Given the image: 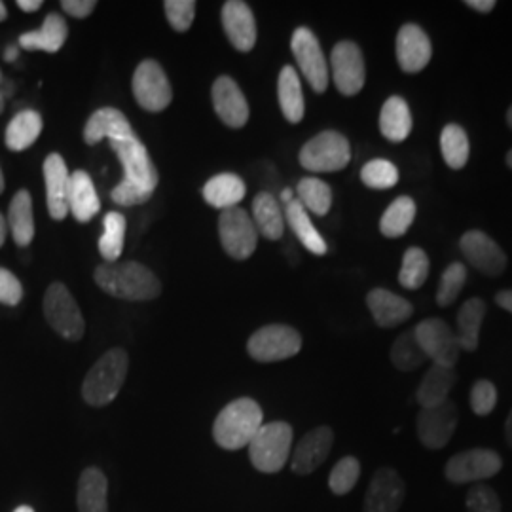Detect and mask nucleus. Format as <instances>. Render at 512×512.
<instances>
[{
	"mask_svg": "<svg viewBox=\"0 0 512 512\" xmlns=\"http://www.w3.org/2000/svg\"><path fill=\"white\" fill-rule=\"evenodd\" d=\"M219 236L224 251L236 260L249 258L258 245L255 222L241 207H232L220 213Z\"/></svg>",
	"mask_w": 512,
	"mask_h": 512,
	"instance_id": "f8f14e48",
	"label": "nucleus"
},
{
	"mask_svg": "<svg viewBox=\"0 0 512 512\" xmlns=\"http://www.w3.org/2000/svg\"><path fill=\"white\" fill-rule=\"evenodd\" d=\"M361 476V463L359 459L348 456L342 458L330 471L329 488L334 495H346L355 488Z\"/></svg>",
	"mask_w": 512,
	"mask_h": 512,
	"instance_id": "c03bdc74",
	"label": "nucleus"
},
{
	"mask_svg": "<svg viewBox=\"0 0 512 512\" xmlns=\"http://www.w3.org/2000/svg\"><path fill=\"white\" fill-rule=\"evenodd\" d=\"M330 69L334 86L342 95L353 97L365 88V57L355 42L342 40L334 46L330 54Z\"/></svg>",
	"mask_w": 512,
	"mask_h": 512,
	"instance_id": "ddd939ff",
	"label": "nucleus"
},
{
	"mask_svg": "<svg viewBox=\"0 0 512 512\" xmlns=\"http://www.w3.org/2000/svg\"><path fill=\"white\" fill-rule=\"evenodd\" d=\"M507 124H509V128L512 129V105L509 107V110H507Z\"/></svg>",
	"mask_w": 512,
	"mask_h": 512,
	"instance_id": "e2e57ef3",
	"label": "nucleus"
},
{
	"mask_svg": "<svg viewBox=\"0 0 512 512\" xmlns=\"http://www.w3.org/2000/svg\"><path fill=\"white\" fill-rule=\"evenodd\" d=\"M128 370V353L122 348L109 349L90 368L88 376L84 378V384H82L84 401L95 408L112 403L126 382Z\"/></svg>",
	"mask_w": 512,
	"mask_h": 512,
	"instance_id": "20e7f679",
	"label": "nucleus"
},
{
	"mask_svg": "<svg viewBox=\"0 0 512 512\" xmlns=\"http://www.w3.org/2000/svg\"><path fill=\"white\" fill-rule=\"evenodd\" d=\"M126 217L118 211H110L103 220V236L99 239V253L105 258L107 264L118 262L124 251L126 241Z\"/></svg>",
	"mask_w": 512,
	"mask_h": 512,
	"instance_id": "4c0bfd02",
	"label": "nucleus"
},
{
	"mask_svg": "<svg viewBox=\"0 0 512 512\" xmlns=\"http://www.w3.org/2000/svg\"><path fill=\"white\" fill-rule=\"evenodd\" d=\"M366 306L372 313L376 325L382 329L399 327L414 313V306L406 298L385 289L370 291L366 296Z\"/></svg>",
	"mask_w": 512,
	"mask_h": 512,
	"instance_id": "5701e85b",
	"label": "nucleus"
},
{
	"mask_svg": "<svg viewBox=\"0 0 512 512\" xmlns=\"http://www.w3.org/2000/svg\"><path fill=\"white\" fill-rule=\"evenodd\" d=\"M164 8L167 21L175 31L184 33L192 27L194 18H196V2L194 0H165Z\"/></svg>",
	"mask_w": 512,
	"mask_h": 512,
	"instance_id": "49530a36",
	"label": "nucleus"
},
{
	"mask_svg": "<svg viewBox=\"0 0 512 512\" xmlns=\"http://www.w3.org/2000/svg\"><path fill=\"white\" fill-rule=\"evenodd\" d=\"M380 131L389 143H404L412 133V114L406 99L393 95L389 97L380 112Z\"/></svg>",
	"mask_w": 512,
	"mask_h": 512,
	"instance_id": "c85d7f7f",
	"label": "nucleus"
},
{
	"mask_svg": "<svg viewBox=\"0 0 512 512\" xmlns=\"http://www.w3.org/2000/svg\"><path fill=\"white\" fill-rule=\"evenodd\" d=\"M302 336L289 325H266L256 330L247 342L251 359L258 363H279L300 353Z\"/></svg>",
	"mask_w": 512,
	"mask_h": 512,
	"instance_id": "6e6552de",
	"label": "nucleus"
},
{
	"mask_svg": "<svg viewBox=\"0 0 512 512\" xmlns=\"http://www.w3.org/2000/svg\"><path fill=\"white\" fill-rule=\"evenodd\" d=\"M6 18H8V10H6L4 2H0V21H4Z\"/></svg>",
	"mask_w": 512,
	"mask_h": 512,
	"instance_id": "052dcab7",
	"label": "nucleus"
},
{
	"mask_svg": "<svg viewBox=\"0 0 512 512\" xmlns=\"http://www.w3.org/2000/svg\"><path fill=\"white\" fill-rule=\"evenodd\" d=\"M133 95L141 109L162 112L173 101V90L162 65L154 59L139 63L133 74Z\"/></svg>",
	"mask_w": 512,
	"mask_h": 512,
	"instance_id": "1a4fd4ad",
	"label": "nucleus"
},
{
	"mask_svg": "<svg viewBox=\"0 0 512 512\" xmlns=\"http://www.w3.org/2000/svg\"><path fill=\"white\" fill-rule=\"evenodd\" d=\"M4 192V175H2V169H0V194Z\"/></svg>",
	"mask_w": 512,
	"mask_h": 512,
	"instance_id": "69168bd1",
	"label": "nucleus"
},
{
	"mask_svg": "<svg viewBox=\"0 0 512 512\" xmlns=\"http://www.w3.org/2000/svg\"><path fill=\"white\" fill-rule=\"evenodd\" d=\"M440 150L448 167L463 169L469 162V154H471L467 131L458 124H448L442 129V135H440Z\"/></svg>",
	"mask_w": 512,
	"mask_h": 512,
	"instance_id": "58836bf2",
	"label": "nucleus"
},
{
	"mask_svg": "<svg viewBox=\"0 0 512 512\" xmlns=\"http://www.w3.org/2000/svg\"><path fill=\"white\" fill-rule=\"evenodd\" d=\"M416 219V202L408 196H401L385 209L380 220V232L385 238H401Z\"/></svg>",
	"mask_w": 512,
	"mask_h": 512,
	"instance_id": "e433bc0d",
	"label": "nucleus"
},
{
	"mask_svg": "<svg viewBox=\"0 0 512 512\" xmlns=\"http://www.w3.org/2000/svg\"><path fill=\"white\" fill-rule=\"evenodd\" d=\"M467 283V268L461 262L450 264L440 277L439 291H437V304L446 308L458 300L459 294Z\"/></svg>",
	"mask_w": 512,
	"mask_h": 512,
	"instance_id": "a18cd8bd",
	"label": "nucleus"
},
{
	"mask_svg": "<svg viewBox=\"0 0 512 512\" xmlns=\"http://www.w3.org/2000/svg\"><path fill=\"white\" fill-rule=\"evenodd\" d=\"M465 505L469 512H501L499 497L486 484H475L467 494Z\"/></svg>",
	"mask_w": 512,
	"mask_h": 512,
	"instance_id": "de8ad7c7",
	"label": "nucleus"
},
{
	"mask_svg": "<svg viewBox=\"0 0 512 512\" xmlns=\"http://www.w3.org/2000/svg\"><path fill=\"white\" fill-rule=\"evenodd\" d=\"M8 226L12 230V238L19 247L31 245L35 238V217H33V198L27 190H19L10 203Z\"/></svg>",
	"mask_w": 512,
	"mask_h": 512,
	"instance_id": "f704fd0d",
	"label": "nucleus"
},
{
	"mask_svg": "<svg viewBox=\"0 0 512 512\" xmlns=\"http://www.w3.org/2000/svg\"><path fill=\"white\" fill-rule=\"evenodd\" d=\"M456 425H458V408L452 401H446L431 408H421L416 421L418 439L425 448L440 450L452 439Z\"/></svg>",
	"mask_w": 512,
	"mask_h": 512,
	"instance_id": "2eb2a0df",
	"label": "nucleus"
},
{
	"mask_svg": "<svg viewBox=\"0 0 512 512\" xmlns=\"http://www.w3.org/2000/svg\"><path fill=\"white\" fill-rule=\"evenodd\" d=\"M42 133V118L37 110H21L6 128V147L14 152H21L33 147Z\"/></svg>",
	"mask_w": 512,
	"mask_h": 512,
	"instance_id": "72a5a7b5",
	"label": "nucleus"
},
{
	"mask_svg": "<svg viewBox=\"0 0 512 512\" xmlns=\"http://www.w3.org/2000/svg\"><path fill=\"white\" fill-rule=\"evenodd\" d=\"M95 6H97L95 0H63V2H61V8H63L69 16L78 19L88 18L93 10H95Z\"/></svg>",
	"mask_w": 512,
	"mask_h": 512,
	"instance_id": "3c124183",
	"label": "nucleus"
},
{
	"mask_svg": "<svg viewBox=\"0 0 512 512\" xmlns=\"http://www.w3.org/2000/svg\"><path fill=\"white\" fill-rule=\"evenodd\" d=\"M495 302L503 308V310L512 313V291H499L495 294Z\"/></svg>",
	"mask_w": 512,
	"mask_h": 512,
	"instance_id": "864d4df0",
	"label": "nucleus"
},
{
	"mask_svg": "<svg viewBox=\"0 0 512 512\" xmlns=\"http://www.w3.org/2000/svg\"><path fill=\"white\" fill-rule=\"evenodd\" d=\"M361 181L370 190H389L399 183V169L389 160L376 158L361 169Z\"/></svg>",
	"mask_w": 512,
	"mask_h": 512,
	"instance_id": "37998d69",
	"label": "nucleus"
},
{
	"mask_svg": "<svg viewBox=\"0 0 512 512\" xmlns=\"http://www.w3.org/2000/svg\"><path fill=\"white\" fill-rule=\"evenodd\" d=\"M456 372L454 368L433 365L423 376L416 399L421 408H431L448 401L452 387L456 385Z\"/></svg>",
	"mask_w": 512,
	"mask_h": 512,
	"instance_id": "7c9ffc66",
	"label": "nucleus"
},
{
	"mask_svg": "<svg viewBox=\"0 0 512 512\" xmlns=\"http://www.w3.org/2000/svg\"><path fill=\"white\" fill-rule=\"evenodd\" d=\"M211 97L217 116L228 128L239 129L247 124L249 105L234 78L219 76L213 84Z\"/></svg>",
	"mask_w": 512,
	"mask_h": 512,
	"instance_id": "aec40b11",
	"label": "nucleus"
},
{
	"mask_svg": "<svg viewBox=\"0 0 512 512\" xmlns=\"http://www.w3.org/2000/svg\"><path fill=\"white\" fill-rule=\"evenodd\" d=\"M497 404V389L488 380H478L471 389V408L476 416H488Z\"/></svg>",
	"mask_w": 512,
	"mask_h": 512,
	"instance_id": "09e8293b",
	"label": "nucleus"
},
{
	"mask_svg": "<svg viewBox=\"0 0 512 512\" xmlns=\"http://www.w3.org/2000/svg\"><path fill=\"white\" fill-rule=\"evenodd\" d=\"M465 4L480 14H490L495 8L494 0H469Z\"/></svg>",
	"mask_w": 512,
	"mask_h": 512,
	"instance_id": "603ef678",
	"label": "nucleus"
},
{
	"mask_svg": "<svg viewBox=\"0 0 512 512\" xmlns=\"http://www.w3.org/2000/svg\"><path fill=\"white\" fill-rule=\"evenodd\" d=\"M334 442V433L330 427H317L304 435V439L298 442L294 450L291 469L296 475H311L317 471L327 458H329L330 448Z\"/></svg>",
	"mask_w": 512,
	"mask_h": 512,
	"instance_id": "4be33fe9",
	"label": "nucleus"
},
{
	"mask_svg": "<svg viewBox=\"0 0 512 512\" xmlns=\"http://www.w3.org/2000/svg\"><path fill=\"white\" fill-rule=\"evenodd\" d=\"M262 425L264 414L258 403L253 399H238L220 410L213 425V439L222 450L236 452L249 446Z\"/></svg>",
	"mask_w": 512,
	"mask_h": 512,
	"instance_id": "7ed1b4c3",
	"label": "nucleus"
},
{
	"mask_svg": "<svg viewBox=\"0 0 512 512\" xmlns=\"http://www.w3.org/2000/svg\"><path fill=\"white\" fill-rule=\"evenodd\" d=\"M285 217H287V222H289L294 236L310 251L311 255H327V251H329L327 241L321 238V234L313 226L310 215H308V211L304 209L302 203L298 200L289 203L287 209H285Z\"/></svg>",
	"mask_w": 512,
	"mask_h": 512,
	"instance_id": "473e14b6",
	"label": "nucleus"
},
{
	"mask_svg": "<svg viewBox=\"0 0 512 512\" xmlns=\"http://www.w3.org/2000/svg\"><path fill=\"white\" fill-rule=\"evenodd\" d=\"M459 249L467 258V262L482 274L497 277L507 268L505 251L495 243L494 239L480 230L465 232L459 239Z\"/></svg>",
	"mask_w": 512,
	"mask_h": 512,
	"instance_id": "dca6fc26",
	"label": "nucleus"
},
{
	"mask_svg": "<svg viewBox=\"0 0 512 512\" xmlns=\"http://www.w3.org/2000/svg\"><path fill=\"white\" fill-rule=\"evenodd\" d=\"M2 74H0V114H2V110H4V97H2Z\"/></svg>",
	"mask_w": 512,
	"mask_h": 512,
	"instance_id": "680f3d73",
	"label": "nucleus"
},
{
	"mask_svg": "<svg viewBox=\"0 0 512 512\" xmlns=\"http://www.w3.org/2000/svg\"><path fill=\"white\" fill-rule=\"evenodd\" d=\"M433 57V46L427 33L416 23H406L397 35V61L406 74L421 73Z\"/></svg>",
	"mask_w": 512,
	"mask_h": 512,
	"instance_id": "6ab92c4d",
	"label": "nucleus"
},
{
	"mask_svg": "<svg viewBox=\"0 0 512 512\" xmlns=\"http://www.w3.org/2000/svg\"><path fill=\"white\" fill-rule=\"evenodd\" d=\"M291 50L300 67V73L308 80L311 90L317 93L327 92L329 88V67L323 54V48L317 37L308 27H298L291 38Z\"/></svg>",
	"mask_w": 512,
	"mask_h": 512,
	"instance_id": "9b49d317",
	"label": "nucleus"
},
{
	"mask_svg": "<svg viewBox=\"0 0 512 512\" xmlns=\"http://www.w3.org/2000/svg\"><path fill=\"white\" fill-rule=\"evenodd\" d=\"M78 512H109V480L99 467L82 471L76 492Z\"/></svg>",
	"mask_w": 512,
	"mask_h": 512,
	"instance_id": "a878e982",
	"label": "nucleus"
},
{
	"mask_svg": "<svg viewBox=\"0 0 512 512\" xmlns=\"http://www.w3.org/2000/svg\"><path fill=\"white\" fill-rule=\"evenodd\" d=\"M503 467L501 456L488 448L459 452L446 463L444 475L452 484H469L497 475Z\"/></svg>",
	"mask_w": 512,
	"mask_h": 512,
	"instance_id": "4468645a",
	"label": "nucleus"
},
{
	"mask_svg": "<svg viewBox=\"0 0 512 512\" xmlns=\"http://www.w3.org/2000/svg\"><path fill=\"white\" fill-rule=\"evenodd\" d=\"M110 148L116 152L120 164L124 167V181L116 184L110 192L112 202L124 207H133L148 202L158 188L160 175L154 162L150 160L143 141L131 133L129 137L110 141Z\"/></svg>",
	"mask_w": 512,
	"mask_h": 512,
	"instance_id": "f257e3e1",
	"label": "nucleus"
},
{
	"mask_svg": "<svg viewBox=\"0 0 512 512\" xmlns=\"http://www.w3.org/2000/svg\"><path fill=\"white\" fill-rule=\"evenodd\" d=\"M95 283L110 296L129 302H147L162 293L160 279L139 262L103 264L95 270Z\"/></svg>",
	"mask_w": 512,
	"mask_h": 512,
	"instance_id": "f03ea898",
	"label": "nucleus"
},
{
	"mask_svg": "<svg viewBox=\"0 0 512 512\" xmlns=\"http://www.w3.org/2000/svg\"><path fill=\"white\" fill-rule=\"evenodd\" d=\"M247 186L236 173H220L209 179L203 186V198L211 207L226 211L238 207V203L245 198Z\"/></svg>",
	"mask_w": 512,
	"mask_h": 512,
	"instance_id": "cd10ccee",
	"label": "nucleus"
},
{
	"mask_svg": "<svg viewBox=\"0 0 512 512\" xmlns=\"http://www.w3.org/2000/svg\"><path fill=\"white\" fill-rule=\"evenodd\" d=\"M403 478L397 471L382 467L376 471L365 495V512H397L403 507Z\"/></svg>",
	"mask_w": 512,
	"mask_h": 512,
	"instance_id": "a211bd4d",
	"label": "nucleus"
},
{
	"mask_svg": "<svg viewBox=\"0 0 512 512\" xmlns=\"http://www.w3.org/2000/svg\"><path fill=\"white\" fill-rule=\"evenodd\" d=\"M429 277V256L420 247H410L403 256L399 283L404 289L418 291Z\"/></svg>",
	"mask_w": 512,
	"mask_h": 512,
	"instance_id": "79ce46f5",
	"label": "nucleus"
},
{
	"mask_svg": "<svg viewBox=\"0 0 512 512\" xmlns=\"http://www.w3.org/2000/svg\"><path fill=\"white\" fill-rule=\"evenodd\" d=\"M281 200H283V203H285V205H289V203L293 202V190H291V188H285V190L281 192Z\"/></svg>",
	"mask_w": 512,
	"mask_h": 512,
	"instance_id": "4d7b16f0",
	"label": "nucleus"
},
{
	"mask_svg": "<svg viewBox=\"0 0 512 512\" xmlns=\"http://www.w3.org/2000/svg\"><path fill=\"white\" fill-rule=\"evenodd\" d=\"M507 165L512 169V148L509 150V154H507Z\"/></svg>",
	"mask_w": 512,
	"mask_h": 512,
	"instance_id": "338daca9",
	"label": "nucleus"
},
{
	"mask_svg": "<svg viewBox=\"0 0 512 512\" xmlns=\"http://www.w3.org/2000/svg\"><path fill=\"white\" fill-rule=\"evenodd\" d=\"M44 183L50 217L54 220L65 219L69 215L71 175L65 160L59 154H50L44 160Z\"/></svg>",
	"mask_w": 512,
	"mask_h": 512,
	"instance_id": "412c9836",
	"label": "nucleus"
},
{
	"mask_svg": "<svg viewBox=\"0 0 512 512\" xmlns=\"http://www.w3.org/2000/svg\"><path fill=\"white\" fill-rule=\"evenodd\" d=\"M6 219L2 217V213H0V247L4 245V239H6Z\"/></svg>",
	"mask_w": 512,
	"mask_h": 512,
	"instance_id": "13d9d810",
	"label": "nucleus"
},
{
	"mask_svg": "<svg viewBox=\"0 0 512 512\" xmlns=\"http://www.w3.org/2000/svg\"><path fill=\"white\" fill-rule=\"evenodd\" d=\"M298 202L304 205L306 211H311L317 217L329 215L332 205V190L329 184L317 177H306L296 186Z\"/></svg>",
	"mask_w": 512,
	"mask_h": 512,
	"instance_id": "ea45409f",
	"label": "nucleus"
},
{
	"mask_svg": "<svg viewBox=\"0 0 512 512\" xmlns=\"http://www.w3.org/2000/svg\"><path fill=\"white\" fill-rule=\"evenodd\" d=\"M298 160L311 173L342 171L351 162V145L342 133L327 129L302 147Z\"/></svg>",
	"mask_w": 512,
	"mask_h": 512,
	"instance_id": "423d86ee",
	"label": "nucleus"
},
{
	"mask_svg": "<svg viewBox=\"0 0 512 512\" xmlns=\"http://www.w3.org/2000/svg\"><path fill=\"white\" fill-rule=\"evenodd\" d=\"M277 97H279V107L283 116L291 124H300L304 120V92L300 84V76L296 69L291 65H285L277 78Z\"/></svg>",
	"mask_w": 512,
	"mask_h": 512,
	"instance_id": "c756f323",
	"label": "nucleus"
},
{
	"mask_svg": "<svg viewBox=\"0 0 512 512\" xmlns=\"http://www.w3.org/2000/svg\"><path fill=\"white\" fill-rule=\"evenodd\" d=\"M414 334L418 338V344L423 349L425 357L431 359L433 365L444 366V368L456 366L461 348H459L456 330L448 327L446 321L437 317L425 319L414 329Z\"/></svg>",
	"mask_w": 512,
	"mask_h": 512,
	"instance_id": "9d476101",
	"label": "nucleus"
},
{
	"mask_svg": "<svg viewBox=\"0 0 512 512\" xmlns=\"http://www.w3.org/2000/svg\"><path fill=\"white\" fill-rule=\"evenodd\" d=\"M67 37H69L67 21L57 12H52L46 16L40 29L19 37V46L29 52L40 50L46 54H57L63 48Z\"/></svg>",
	"mask_w": 512,
	"mask_h": 512,
	"instance_id": "393cba45",
	"label": "nucleus"
},
{
	"mask_svg": "<svg viewBox=\"0 0 512 512\" xmlns=\"http://www.w3.org/2000/svg\"><path fill=\"white\" fill-rule=\"evenodd\" d=\"M253 222L258 236L277 241L285 234V219L281 205L270 192H260L253 202Z\"/></svg>",
	"mask_w": 512,
	"mask_h": 512,
	"instance_id": "2f4dec72",
	"label": "nucleus"
},
{
	"mask_svg": "<svg viewBox=\"0 0 512 512\" xmlns=\"http://www.w3.org/2000/svg\"><path fill=\"white\" fill-rule=\"evenodd\" d=\"M14 512H35L33 511V509H31V507H27V505H23V507H18V509H16V511Z\"/></svg>",
	"mask_w": 512,
	"mask_h": 512,
	"instance_id": "0e129e2a",
	"label": "nucleus"
},
{
	"mask_svg": "<svg viewBox=\"0 0 512 512\" xmlns=\"http://www.w3.org/2000/svg\"><path fill=\"white\" fill-rule=\"evenodd\" d=\"M222 29L230 40V44L241 54H247L255 48V14L247 2L228 0L222 6Z\"/></svg>",
	"mask_w": 512,
	"mask_h": 512,
	"instance_id": "f3484780",
	"label": "nucleus"
},
{
	"mask_svg": "<svg viewBox=\"0 0 512 512\" xmlns=\"http://www.w3.org/2000/svg\"><path fill=\"white\" fill-rule=\"evenodd\" d=\"M16 57H18V50L16 48H8L6 54H4L6 61H16Z\"/></svg>",
	"mask_w": 512,
	"mask_h": 512,
	"instance_id": "bf43d9fd",
	"label": "nucleus"
},
{
	"mask_svg": "<svg viewBox=\"0 0 512 512\" xmlns=\"http://www.w3.org/2000/svg\"><path fill=\"white\" fill-rule=\"evenodd\" d=\"M131 133H133V129H131L128 118L124 116V112L112 109V107H105V109L95 110L90 116V120L86 122L84 141L93 147V145L101 143L103 139L118 141V139L129 137Z\"/></svg>",
	"mask_w": 512,
	"mask_h": 512,
	"instance_id": "b1692460",
	"label": "nucleus"
},
{
	"mask_svg": "<svg viewBox=\"0 0 512 512\" xmlns=\"http://www.w3.org/2000/svg\"><path fill=\"white\" fill-rule=\"evenodd\" d=\"M486 315V304L480 298H471L467 300L458 313V336L459 348L465 351H475L478 348V336H480V327Z\"/></svg>",
	"mask_w": 512,
	"mask_h": 512,
	"instance_id": "c9c22d12",
	"label": "nucleus"
},
{
	"mask_svg": "<svg viewBox=\"0 0 512 512\" xmlns=\"http://www.w3.org/2000/svg\"><path fill=\"white\" fill-rule=\"evenodd\" d=\"M425 361H427V357L418 344L414 330L404 332L395 340V344L391 348V363L395 365V368H399L401 372H412V370L420 368Z\"/></svg>",
	"mask_w": 512,
	"mask_h": 512,
	"instance_id": "a19ab883",
	"label": "nucleus"
},
{
	"mask_svg": "<svg viewBox=\"0 0 512 512\" xmlns=\"http://www.w3.org/2000/svg\"><path fill=\"white\" fill-rule=\"evenodd\" d=\"M69 211L73 213L74 219L82 222V224L90 222L101 211V200L97 196L92 177L82 169L74 171L71 175Z\"/></svg>",
	"mask_w": 512,
	"mask_h": 512,
	"instance_id": "bb28decb",
	"label": "nucleus"
},
{
	"mask_svg": "<svg viewBox=\"0 0 512 512\" xmlns=\"http://www.w3.org/2000/svg\"><path fill=\"white\" fill-rule=\"evenodd\" d=\"M23 298V287L16 275L6 268H0V304L18 306Z\"/></svg>",
	"mask_w": 512,
	"mask_h": 512,
	"instance_id": "8fccbe9b",
	"label": "nucleus"
},
{
	"mask_svg": "<svg viewBox=\"0 0 512 512\" xmlns=\"http://www.w3.org/2000/svg\"><path fill=\"white\" fill-rule=\"evenodd\" d=\"M505 439H507V444L512 448V410L509 418H507V423H505Z\"/></svg>",
	"mask_w": 512,
	"mask_h": 512,
	"instance_id": "6e6d98bb",
	"label": "nucleus"
},
{
	"mask_svg": "<svg viewBox=\"0 0 512 512\" xmlns=\"http://www.w3.org/2000/svg\"><path fill=\"white\" fill-rule=\"evenodd\" d=\"M247 448L256 471L266 475L279 473L291 456L293 427L285 421L264 423Z\"/></svg>",
	"mask_w": 512,
	"mask_h": 512,
	"instance_id": "39448f33",
	"label": "nucleus"
},
{
	"mask_svg": "<svg viewBox=\"0 0 512 512\" xmlns=\"http://www.w3.org/2000/svg\"><path fill=\"white\" fill-rule=\"evenodd\" d=\"M42 4V0H18V6L23 12H38Z\"/></svg>",
	"mask_w": 512,
	"mask_h": 512,
	"instance_id": "5fc2aeb1",
	"label": "nucleus"
},
{
	"mask_svg": "<svg viewBox=\"0 0 512 512\" xmlns=\"http://www.w3.org/2000/svg\"><path fill=\"white\" fill-rule=\"evenodd\" d=\"M44 315L52 329L69 342H78L84 338L86 323L82 311L78 308L71 291L55 281L44 294Z\"/></svg>",
	"mask_w": 512,
	"mask_h": 512,
	"instance_id": "0eeeda50",
	"label": "nucleus"
}]
</instances>
